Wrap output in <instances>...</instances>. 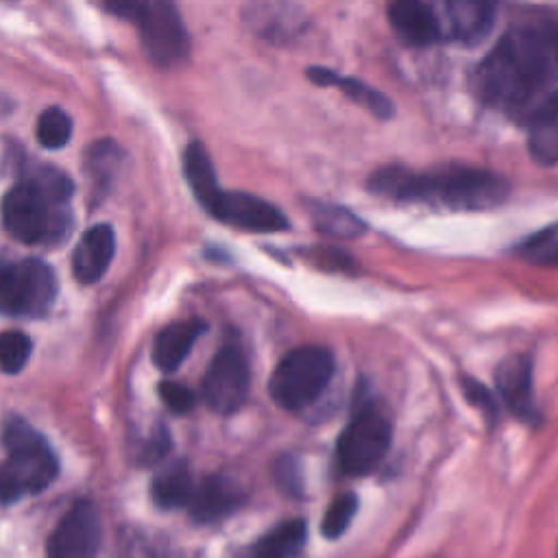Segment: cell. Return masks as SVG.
<instances>
[{"mask_svg": "<svg viewBox=\"0 0 558 558\" xmlns=\"http://www.w3.org/2000/svg\"><path fill=\"white\" fill-rule=\"evenodd\" d=\"M556 76L558 24H521L477 63L473 87L486 105L521 113Z\"/></svg>", "mask_w": 558, "mask_h": 558, "instance_id": "obj_1", "label": "cell"}, {"mask_svg": "<svg viewBox=\"0 0 558 558\" xmlns=\"http://www.w3.org/2000/svg\"><path fill=\"white\" fill-rule=\"evenodd\" d=\"M368 187L373 194L392 201L442 205L456 211L493 209L510 194L504 177L471 166H447L434 172L384 166L368 179Z\"/></svg>", "mask_w": 558, "mask_h": 558, "instance_id": "obj_2", "label": "cell"}, {"mask_svg": "<svg viewBox=\"0 0 558 558\" xmlns=\"http://www.w3.org/2000/svg\"><path fill=\"white\" fill-rule=\"evenodd\" d=\"M72 179L48 163L31 166L2 198L4 229L22 244L57 246L72 231Z\"/></svg>", "mask_w": 558, "mask_h": 558, "instance_id": "obj_3", "label": "cell"}, {"mask_svg": "<svg viewBox=\"0 0 558 558\" xmlns=\"http://www.w3.org/2000/svg\"><path fill=\"white\" fill-rule=\"evenodd\" d=\"M4 451L7 460L0 471L4 504L41 493L54 482L59 473L57 456L48 440L24 418L13 416L4 423Z\"/></svg>", "mask_w": 558, "mask_h": 558, "instance_id": "obj_4", "label": "cell"}, {"mask_svg": "<svg viewBox=\"0 0 558 558\" xmlns=\"http://www.w3.org/2000/svg\"><path fill=\"white\" fill-rule=\"evenodd\" d=\"M105 9L137 26L142 48L155 65L172 68L187 59L190 37L179 15V9L172 2L109 0Z\"/></svg>", "mask_w": 558, "mask_h": 558, "instance_id": "obj_5", "label": "cell"}, {"mask_svg": "<svg viewBox=\"0 0 558 558\" xmlns=\"http://www.w3.org/2000/svg\"><path fill=\"white\" fill-rule=\"evenodd\" d=\"M333 368V355L323 347L292 349L277 362L270 375V397L286 410L307 408L325 392Z\"/></svg>", "mask_w": 558, "mask_h": 558, "instance_id": "obj_6", "label": "cell"}, {"mask_svg": "<svg viewBox=\"0 0 558 558\" xmlns=\"http://www.w3.org/2000/svg\"><path fill=\"white\" fill-rule=\"evenodd\" d=\"M57 292L54 270L37 257H24L2 268L0 301L7 316L26 320L44 318L52 310Z\"/></svg>", "mask_w": 558, "mask_h": 558, "instance_id": "obj_7", "label": "cell"}, {"mask_svg": "<svg viewBox=\"0 0 558 558\" xmlns=\"http://www.w3.org/2000/svg\"><path fill=\"white\" fill-rule=\"evenodd\" d=\"M392 425L373 403L357 405L353 418L342 429L336 445V460L344 475H366L388 453Z\"/></svg>", "mask_w": 558, "mask_h": 558, "instance_id": "obj_8", "label": "cell"}, {"mask_svg": "<svg viewBox=\"0 0 558 558\" xmlns=\"http://www.w3.org/2000/svg\"><path fill=\"white\" fill-rule=\"evenodd\" d=\"M251 373L246 357L235 347H222L207 366L203 377V399L218 414L240 410L248 397Z\"/></svg>", "mask_w": 558, "mask_h": 558, "instance_id": "obj_9", "label": "cell"}, {"mask_svg": "<svg viewBox=\"0 0 558 558\" xmlns=\"http://www.w3.org/2000/svg\"><path fill=\"white\" fill-rule=\"evenodd\" d=\"M102 541L100 514L87 499L76 501L48 536V558H96Z\"/></svg>", "mask_w": 558, "mask_h": 558, "instance_id": "obj_10", "label": "cell"}, {"mask_svg": "<svg viewBox=\"0 0 558 558\" xmlns=\"http://www.w3.org/2000/svg\"><path fill=\"white\" fill-rule=\"evenodd\" d=\"M205 211L220 222L253 233H277L290 227L288 218L279 207L248 192L220 190L216 198L205 207Z\"/></svg>", "mask_w": 558, "mask_h": 558, "instance_id": "obj_11", "label": "cell"}, {"mask_svg": "<svg viewBox=\"0 0 558 558\" xmlns=\"http://www.w3.org/2000/svg\"><path fill=\"white\" fill-rule=\"evenodd\" d=\"M388 22L408 46H432L445 37L436 9L421 0H397L388 7Z\"/></svg>", "mask_w": 558, "mask_h": 558, "instance_id": "obj_12", "label": "cell"}, {"mask_svg": "<svg viewBox=\"0 0 558 558\" xmlns=\"http://www.w3.org/2000/svg\"><path fill=\"white\" fill-rule=\"evenodd\" d=\"M495 386L506 408L521 421L538 418L532 390V362L527 355L514 353L495 368Z\"/></svg>", "mask_w": 558, "mask_h": 558, "instance_id": "obj_13", "label": "cell"}, {"mask_svg": "<svg viewBox=\"0 0 558 558\" xmlns=\"http://www.w3.org/2000/svg\"><path fill=\"white\" fill-rule=\"evenodd\" d=\"M116 255V233L111 225L89 227L72 251V272L81 283H96L111 266Z\"/></svg>", "mask_w": 558, "mask_h": 558, "instance_id": "obj_14", "label": "cell"}, {"mask_svg": "<svg viewBox=\"0 0 558 558\" xmlns=\"http://www.w3.org/2000/svg\"><path fill=\"white\" fill-rule=\"evenodd\" d=\"M244 499V490L231 477L209 475L196 484L190 501V514L198 523H214L235 512Z\"/></svg>", "mask_w": 558, "mask_h": 558, "instance_id": "obj_15", "label": "cell"}, {"mask_svg": "<svg viewBox=\"0 0 558 558\" xmlns=\"http://www.w3.org/2000/svg\"><path fill=\"white\" fill-rule=\"evenodd\" d=\"M497 7L493 2H473V0H453L445 4V22L451 39L475 46L480 44L495 24Z\"/></svg>", "mask_w": 558, "mask_h": 558, "instance_id": "obj_16", "label": "cell"}, {"mask_svg": "<svg viewBox=\"0 0 558 558\" xmlns=\"http://www.w3.org/2000/svg\"><path fill=\"white\" fill-rule=\"evenodd\" d=\"M527 148L543 166L558 163V92L538 100L527 116Z\"/></svg>", "mask_w": 558, "mask_h": 558, "instance_id": "obj_17", "label": "cell"}, {"mask_svg": "<svg viewBox=\"0 0 558 558\" xmlns=\"http://www.w3.org/2000/svg\"><path fill=\"white\" fill-rule=\"evenodd\" d=\"M207 331V325L198 318L181 320L163 327L153 342V362L161 373H172L192 351L194 342Z\"/></svg>", "mask_w": 558, "mask_h": 558, "instance_id": "obj_18", "label": "cell"}, {"mask_svg": "<svg viewBox=\"0 0 558 558\" xmlns=\"http://www.w3.org/2000/svg\"><path fill=\"white\" fill-rule=\"evenodd\" d=\"M307 78L314 81L316 85H331V87H338L342 94H347L355 105L368 109L375 118L379 120H388L395 116V105L392 100L377 92L375 87L366 85L364 81L360 78H353V76H342L329 68H320V65H310L307 68Z\"/></svg>", "mask_w": 558, "mask_h": 558, "instance_id": "obj_19", "label": "cell"}, {"mask_svg": "<svg viewBox=\"0 0 558 558\" xmlns=\"http://www.w3.org/2000/svg\"><path fill=\"white\" fill-rule=\"evenodd\" d=\"M194 488L196 486L192 482V471L185 460H174L166 464L150 482L153 501L163 510L190 506Z\"/></svg>", "mask_w": 558, "mask_h": 558, "instance_id": "obj_20", "label": "cell"}, {"mask_svg": "<svg viewBox=\"0 0 558 558\" xmlns=\"http://www.w3.org/2000/svg\"><path fill=\"white\" fill-rule=\"evenodd\" d=\"M183 174H185V181H187L192 194L196 196V201L203 207H207L216 198V194L222 190L218 185V177H216L211 157L201 142L187 144V148L183 153Z\"/></svg>", "mask_w": 558, "mask_h": 558, "instance_id": "obj_21", "label": "cell"}, {"mask_svg": "<svg viewBox=\"0 0 558 558\" xmlns=\"http://www.w3.org/2000/svg\"><path fill=\"white\" fill-rule=\"evenodd\" d=\"M307 214H310L316 231H320L323 235H329V238L349 240V238H357L366 231V222L357 214H353L347 207L333 205V203L310 201Z\"/></svg>", "mask_w": 558, "mask_h": 558, "instance_id": "obj_22", "label": "cell"}, {"mask_svg": "<svg viewBox=\"0 0 558 558\" xmlns=\"http://www.w3.org/2000/svg\"><path fill=\"white\" fill-rule=\"evenodd\" d=\"M307 538V525L303 519H290L275 525L253 547L251 558H294Z\"/></svg>", "mask_w": 558, "mask_h": 558, "instance_id": "obj_23", "label": "cell"}, {"mask_svg": "<svg viewBox=\"0 0 558 558\" xmlns=\"http://www.w3.org/2000/svg\"><path fill=\"white\" fill-rule=\"evenodd\" d=\"M35 133L44 148H63L72 135V118L61 107H48L39 113Z\"/></svg>", "mask_w": 558, "mask_h": 558, "instance_id": "obj_24", "label": "cell"}, {"mask_svg": "<svg viewBox=\"0 0 558 558\" xmlns=\"http://www.w3.org/2000/svg\"><path fill=\"white\" fill-rule=\"evenodd\" d=\"M33 351V340L24 331H4L0 338V362L7 375H15L24 368Z\"/></svg>", "mask_w": 558, "mask_h": 558, "instance_id": "obj_25", "label": "cell"}, {"mask_svg": "<svg viewBox=\"0 0 558 558\" xmlns=\"http://www.w3.org/2000/svg\"><path fill=\"white\" fill-rule=\"evenodd\" d=\"M355 512H357V497L353 493L338 495L329 504V508L325 510V517H323V523H320L323 534L327 538H338L349 527Z\"/></svg>", "mask_w": 558, "mask_h": 558, "instance_id": "obj_26", "label": "cell"}, {"mask_svg": "<svg viewBox=\"0 0 558 558\" xmlns=\"http://www.w3.org/2000/svg\"><path fill=\"white\" fill-rule=\"evenodd\" d=\"M87 168L92 172V177L98 181V183H107L113 172L118 170V163H120V148L109 142V140H102V142H96L89 150H87Z\"/></svg>", "mask_w": 558, "mask_h": 558, "instance_id": "obj_27", "label": "cell"}, {"mask_svg": "<svg viewBox=\"0 0 558 558\" xmlns=\"http://www.w3.org/2000/svg\"><path fill=\"white\" fill-rule=\"evenodd\" d=\"M460 386H462V392H464V397L469 399V403L475 405L486 418L495 421V418L499 416V405H497L493 392H490L484 384H480V381L473 379V377H462V379H460Z\"/></svg>", "mask_w": 558, "mask_h": 558, "instance_id": "obj_28", "label": "cell"}, {"mask_svg": "<svg viewBox=\"0 0 558 558\" xmlns=\"http://www.w3.org/2000/svg\"><path fill=\"white\" fill-rule=\"evenodd\" d=\"M275 480H277V486L292 495V497H301L303 495V477H301V469H299V462L296 458L292 456H283L275 462Z\"/></svg>", "mask_w": 558, "mask_h": 558, "instance_id": "obj_29", "label": "cell"}, {"mask_svg": "<svg viewBox=\"0 0 558 558\" xmlns=\"http://www.w3.org/2000/svg\"><path fill=\"white\" fill-rule=\"evenodd\" d=\"M172 447V440H170V434L163 425H157L150 436L146 438V442L142 445V451H140V464L144 466H153L157 462H161L168 451Z\"/></svg>", "mask_w": 558, "mask_h": 558, "instance_id": "obj_30", "label": "cell"}, {"mask_svg": "<svg viewBox=\"0 0 558 558\" xmlns=\"http://www.w3.org/2000/svg\"><path fill=\"white\" fill-rule=\"evenodd\" d=\"M159 395H161L163 403L168 405V410H172L174 414H185L196 403L194 392L187 386L179 384V381H161L159 384Z\"/></svg>", "mask_w": 558, "mask_h": 558, "instance_id": "obj_31", "label": "cell"}, {"mask_svg": "<svg viewBox=\"0 0 558 558\" xmlns=\"http://www.w3.org/2000/svg\"><path fill=\"white\" fill-rule=\"evenodd\" d=\"M521 251L527 255V257H534L538 262H545V264H558V240H527Z\"/></svg>", "mask_w": 558, "mask_h": 558, "instance_id": "obj_32", "label": "cell"}, {"mask_svg": "<svg viewBox=\"0 0 558 558\" xmlns=\"http://www.w3.org/2000/svg\"><path fill=\"white\" fill-rule=\"evenodd\" d=\"M556 558H558V554H556Z\"/></svg>", "mask_w": 558, "mask_h": 558, "instance_id": "obj_33", "label": "cell"}]
</instances>
